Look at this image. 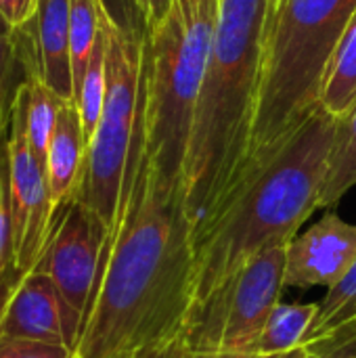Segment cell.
<instances>
[{
	"label": "cell",
	"instance_id": "18",
	"mask_svg": "<svg viewBox=\"0 0 356 358\" xmlns=\"http://www.w3.org/2000/svg\"><path fill=\"white\" fill-rule=\"evenodd\" d=\"M23 113H25V134L36 159L46 168V153L50 136L57 126L59 111L63 107L61 96H57L40 78L29 80L23 90Z\"/></svg>",
	"mask_w": 356,
	"mask_h": 358
},
{
	"label": "cell",
	"instance_id": "3",
	"mask_svg": "<svg viewBox=\"0 0 356 358\" xmlns=\"http://www.w3.org/2000/svg\"><path fill=\"white\" fill-rule=\"evenodd\" d=\"M275 4L218 0L185 170L193 245L231 195L248 159Z\"/></svg>",
	"mask_w": 356,
	"mask_h": 358
},
{
	"label": "cell",
	"instance_id": "2",
	"mask_svg": "<svg viewBox=\"0 0 356 358\" xmlns=\"http://www.w3.org/2000/svg\"><path fill=\"white\" fill-rule=\"evenodd\" d=\"M338 117L321 105L292 138L220 208L193 245L191 304L185 340L191 350L220 355L233 285L262 250L290 243L319 210Z\"/></svg>",
	"mask_w": 356,
	"mask_h": 358
},
{
	"label": "cell",
	"instance_id": "27",
	"mask_svg": "<svg viewBox=\"0 0 356 358\" xmlns=\"http://www.w3.org/2000/svg\"><path fill=\"white\" fill-rule=\"evenodd\" d=\"M313 358H356V334L353 338L344 340L342 344L323 350L321 355H313Z\"/></svg>",
	"mask_w": 356,
	"mask_h": 358
},
{
	"label": "cell",
	"instance_id": "22",
	"mask_svg": "<svg viewBox=\"0 0 356 358\" xmlns=\"http://www.w3.org/2000/svg\"><path fill=\"white\" fill-rule=\"evenodd\" d=\"M0 358H78V355L67 346L0 336Z\"/></svg>",
	"mask_w": 356,
	"mask_h": 358
},
{
	"label": "cell",
	"instance_id": "1",
	"mask_svg": "<svg viewBox=\"0 0 356 358\" xmlns=\"http://www.w3.org/2000/svg\"><path fill=\"white\" fill-rule=\"evenodd\" d=\"M145 101V92H143ZM193 231L185 187L164 185L143 149V105L115 224L86 308L78 358H138L185 334Z\"/></svg>",
	"mask_w": 356,
	"mask_h": 358
},
{
	"label": "cell",
	"instance_id": "21",
	"mask_svg": "<svg viewBox=\"0 0 356 358\" xmlns=\"http://www.w3.org/2000/svg\"><path fill=\"white\" fill-rule=\"evenodd\" d=\"M23 275L15 260L13 216H10V178H8V136L0 143V277Z\"/></svg>",
	"mask_w": 356,
	"mask_h": 358
},
{
	"label": "cell",
	"instance_id": "17",
	"mask_svg": "<svg viewBox=\"0 0 356 358\" xmlns=\"http://www.w3.org/2000/svg\"><path fill=\"white\" fill-rule=\"evenodd\" d=\"M315 315L317 302H279L258 338L254 357L290 352L304 346Z\"/></svg>",
	"mask_w": 356,
	"mask_h": 358
},
{
	"label": "cell",
	"instance_id": "8",
	"mask_svg": "<svg viewBox=\"0 0 356 358\" xmlns=\"http://www.w3.org/2000/svg\"><path fill=\"white\" fill-rule=\"evenodd\" d=\"M287 243H277L254 256L239 273L220 338V355L252 358L258 338L281 302L285 289Z\"/></svg>",
	"mask_w": 356,
	"mask_h": 358
},
{
	"label": "cell",
	"instance_id": "4",
	"mask_svg": "<svg viewBox=\"0 0 356 358\" xmlns=\"http://www.w3.org/2000/svg\"><path fill=\"white\" fill-rule=\"evenodd\" d=\"M355 13L356 0H277L250 151L231 195L271 162L319 107L327 63Z\"/></svg>",
	"mask_w": 356,
	"mask_h": 358
},
{
	"label": "cell",
	"instance_id": "24",
	"mask_svg": "<svg viewBox=\"0 0 356 358\" xmlns=\"http://www.w3.org/2000/svg\"><path fill=\"white\" fill-rule=\"evenodd\" d=\"M40 0H0V15L13 27H23L38 13Z\"/></svg>",
	"mask_w": 356,
	"mask_h": 358
},
{
	"label": "cell",
	"instance_id": "14",
	"mask_svg": "<svg viewBox=\"0 0 356 358\" xmlns=\"http://www.w3.org/2000/svg\"><path fill=\"white\" fill-rule=\"evenodd\" d=\"M356 323V260L348 273L327 289L325 298L317 302V315L304 338V346L313 355H321L344 340L353 338Z\"/></svg>",
	"mask_w": 356,
	"mask_h": 358
},
{
	"label": "cell",
	"instance_id": "29",
	"mask_svg": "<svg viewBox=\"0 0 356 358\" xmlns=\"http://www.w3.org/2000/svg\"><path fill=\"white\" fill-rule=\"evenodd\" d=\"M178 2H180L183 6H189V4H193V0H178Z\"/></svg>",
	"mask_w": 356,
	"mask_h": 358
},
{
	"label": "cell",
	"instance_id": "13",
	"mask_svg": "<svg viewBox=\"0 0 356 358\" xmlns=\"http://www.w3.org/2000/svg\"><path fill=\"white\" fill-rule=\"evenodd\" d=\"M34 78H40L34 19L13 27L0 15V143L10 132L19 90Z\"/></svg>",
	"mask_w": 356,
	"mask_h": 358
},
{
	"label": "cell",
	"instance_id": "20",
	"mask_svg": "<svg viewBox=\"0 0 356 358\" xmlns=\"http://www.w3.org/2000/svg\"><path fill=\"white\" fill-rule=\"evenodd\" d=\"M101 23H103V17H101ZM105 94H107V34H105V25H103L101 36L94 46V52L90 57L88 69H86L84 80L76 94V105L80 111L86 143H90V138L97 130V124L101 120Z\"/></svg>",
	"mask_w": 356,
	"mask_h": 358
},
{
	"label": "cell",
	"instance_id": "25",
	"mask_svg": "<svg viewBox=\"0 0 356 358\" xmlns=\"http://www.w3.org/2000/svg\"><path fill=\"white\" fill-rule=\"evenodd\" d=\"M178 0H134L138 13L143 15L145 27L149 31L157 29L172 13V8L176 6Z\"/></svg>",
	"mask_w": 356,
	"mask_h": 358
},
{
	"label": "cell",
	"instance_id": "30",
	"mask_svg": "<svg viewBox=\"0 0 356 358\" xmlns=\"http://www.w3.org/2000/svg\"><path fill=\"white\" fill-rule=\"evenodd\" d=\"M356 334V323H355V327H353V336H355Z\"/></svg>",
	"mask_w": 356,
	"mask_h": 358
},
{
	"label": "cell",
	"instance_id": "11",
	"mask_svg": "<svg viewBox=\"0 0 356 358\" xmlns=\"http://www.w3.org/2000/svg\"><path fill=\"white\" fill-rule=\"evenodd\" d=\"M34 31L40 80L63 101L76 103L69 50V0H40Z\"/></svg>",
	"mask_w": 356,
	"mask_h": 358
},
{
	"label": "cell",
	"instance_id": "28",
	"mask_svg": "<svg viewBox=\"0 0 356 358\" xmlns=\"http://www.w3.org/2000/svg\"><path fill=\"white\" fill-rule=\"evenodd\" d=\"M254 358H313V352L306 346H300L296 350L290 352H279V355H266V357H254Z\"/></svg>",
	"mask_w": 356,
	"mask_h": 358
},
{
	"label": "cell",
	"instance_id": "19",
	"mask_svg": "<svg viewBox=\"0 0 356 358\" xmlns=\"http://www.w3.org/2000/svg\"><path fill=\"white\" fill-rule=\"evenodd\" d=\"M101 10L103 0H69V50L76 94L101 36Z\"/></svg>",
	"mask_w": 356,
	"mask_h": 358
},
{
	"label": "cell",
	"instance_id": "23",
	"mask_svg": "<svg viewBox=\"0 0 356 358\" xmlns=\"http://www.w3.org/2000/svg\"><path fill=\"white\" fill-rule=\"evenodd\" d=\"M138 358H241V357H229V355H201L191 350V346L185 340V334L143 352ZM254 358V357H252Z\"/></svg>",
	"mask_w": 356,
	"mask_h": 358
},
{
	"label": "cell",
	"instance_id": "6",
	"mask_svg": "<svg viewBox=\"0 0 356 358\" xmlns=\"http://www.w3.org/2000/svg\"><path fill=\"white\" fill-rule=\"evenodd\" d=\"M107 235V227L92 210L69 199L57 208L48 241L34 266L52 281L80 325L94 292Z\"/></svg>",
	"mask_w": 356,
	"mask_h": 358
},
{
	"label": "cell",
	"instance_id": "26",
	"mask_svg": "<svg viewBox=\"0 0 356 358\" xmlns=\"http://www.w3.org/2000/svg\"><path fill=\"white\" fill-rule=\"evenodd\" d=\"M25 275H10V277H0V323H2V317H4V310L17 289V285L21 283Z\"/></svg>",
	"mask_w": 356,
	"mask_h": 358
},
{
	"label": "cell",
	"instance_id": "15",
	"mask_svg": "<svg viewBox=\"0 0 356 358\" xmlns=\"http://www.w3.org/2000/svg\"><path fill=\"white\" fill-rule=\"evenodd\" d=\"M319 105L338 120L356 105V13L327 63Z\"/></svg>",
	"mask_w": 356,
	"mask_h": 358
},
{
	"label": "cell",
	"instance_id": "12",
	"mask_svg": "<svg viewBox=\"0 0 356 358\" xmlns=\"http://www.w3.org/2000/svg\"><path fill=\"white\" fill-rule=\"evenodd\" d=\"M86 149L88 143L84 136L78 105L73 101H67L59 111L46 153V178L55 212L59 206L73 197L82 176Z\"/></svg>",
	"mask_w": 356,
	"mask_h": 358
},
{
	"label": "cell",
	"instance_id": "10",
	"mask_svg": "<svg viewBox=\"0 0 356 358\" xmlns=\"http://www.w3.org/2000/svg\"><path fill=\"white\" fill-rule=\"evenodd\" d=\"M80 329V321L65 306L52 281L36 271L21 279L0 323V336L67 346L71 350L78 348Z\"/></svg>",
	"mask_w": 356,
	"mask_h": 358
},
{
	"label": "cell",
	"instance_id": "7",
	"mask_svg": "<svg viewBox=\"0 0 356 358\" xmlns=\"http://www.w3.org/2000/svg\"><path fill=\"white\" fill-rule=\"evenodd\" d=\"M21 90L17 94L8 132V178L15 260L17 268L27 275L34 271L44 252L55 218V208L50 201L46 168L36 159L25 134Z\"/></svg>",
	"mask_w": 356,
	"mask_h": 358
},
{
	"label": "cell",
	"instance_id": "16",
	"mask_svg": "<svg viewBox=\"0 0 356 358\" xmlns=\"http://www.w3.org/2000/svg\"><path fill=\"white\" fill-rule=\"evenodd\" d=\"M353 187H356V105L336 124V136L319 191V208L336 206Z\"/></svg>",
	"mask_w": 356,
	"mask_h": 358
},
{
	"label": "cell",
	"instance_id": "5",
	"mask_svg": "<svg viewBox=\"0 0 356 358\" xmlns=\"http://www.w3.org/2000/svg\"><path fill=\"white\" fill-rule=\"evenodd\" d=\"M101 17L107 34V94L71 199L92 210L111 233L143 105L147 27L143 15L118 21L105 2Z\"/></svg>",
	"mask_w": 356,
	"mask_h": 358
},
{
	"label": "cell",
	"instance_id": "9",
	"mask_svg": "<svg viewBox=\"0 0 356 358\" xmlns=\"http://www.w3.org/2000/svg\"><path fill=\"white\" fill-rule=\"evenodd\" d=\"M356 260V224L327 212L287 243L285 287L332 289Z\"/></svg>",
	"mask_w": 356,
	"mask_h": 358
}]
</instances>
